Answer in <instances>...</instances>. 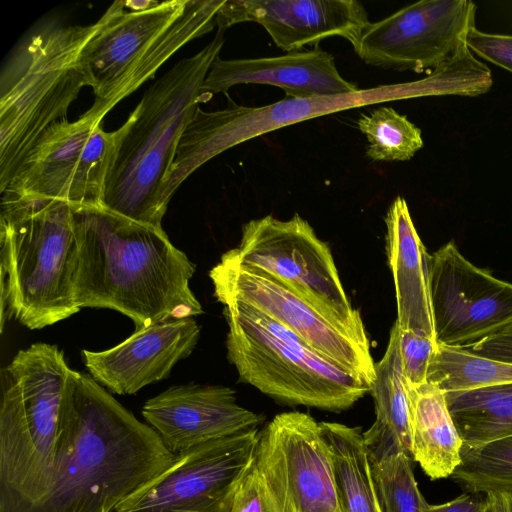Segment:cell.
Masks as SVG:
<instances>
[{"mask_svg": "<svg viewBox=\"0 0 512 512\" xmlns=\"http://www.w3.org/2000/svg\"><path fill=\"white\" fill-rule=\"evenodd\" d=\"M175 459L153 428L70 368L48 489L16 512H112Z\"/></svg>", "mask_w": 512, "mask_h": 512, "instance_id": "6da1fadb", "label": "cell"}, {"mask_svg": "<svg viewBox=\"0 0 512 512\" xmlns=\"http://www.w3.org/2000/svg\"><path fill=\"white\" fill-rule=\"evenodd\" d=\"M78 307L108 308L136 329L203 313L189 287L195 264L163 229L102 205L73 206Z\"/></svg>", "mask_w": 512, "mask_h": 512, "instance_id": "7a4b0ae2", "label": "cell"}, {"mask_svg": "<svg viewBox=\"0 0 512 512\" xmlns=\"http://www.w3.org/2000/svg\"><path fill=\"white\" fill-rule=\"evenodd\" d=\"M224 31L195 55L176 63L143 94L127 120L114 131L102 206L134 221L162 229L163 181L180 139L201 102L205 78L224 45Z\"/></svg>", "mask_w": 512, "mask_h": 512, "instance_id": "3957f363", "label": "cell"}, {"mask_svg": "<svg viewBox=\"0 0 512 512\" xmlns=\"http://www.w3.org/2000/svg\"><path fill=\"white\" fill-rule=\"evenodd\" d=\"M112 14L93 24L47 21L13 50L0 77V192L40 136L66 117L90 80L82 62L88 42Z\"/></svg>", "mask_w": 512, "mask_h": 512, "instance_id": "277c9868", "label": "cell"}, {"mask_svg": "<svg viewBox=\"0 0 512 512\" xmlns=\"http://www.w3.org/2000/svg\"><path fill=\"white\" fill-rule=\"evenodd\" d=\"M76 257L73 205L1 198V331L11 316L41 329L77 313Z\"/></svg>", "mask_w": 512, "mask_h": 512, "instance_id": "5b68a950", "label": "cell"}, {"mask_svg": "<svg viewBox=\"0 0 512 512\" xmlns=\"http://www.w3.org/2000/svg\"><path fill=\"white\" fill-rule=\"evenodd\" d=\"M69 370L62 350L39 342L1 371L0 512L32 505L48 489Z\"/></svg>", "mask_w": 512, "mask_h": 512, "instance_id": "8992f818", "label": "cell"}, {"mask_svg": "<svg viewBox=\"0 0 512 512\" xmlns=\"http://www.w3.org/2000/svg\"><path fill=\"white\" fill-rule=\"evenodd\" d=\"M223 2L171 0L134 12L115 1L109 20L82 52L95 97L89 110L104 119L179 49L212 31Z\"/></svg>", "mask_w": 512, "mask_h": 512, "instance_id": "52a82bcc", "label": "cell"}, {"mask_svg": "<svg viewBox=\"0 0 512 512\" xmlns=\"http://www.w3.org/2000/svg\"><path fill=\"white\" fill-rule=\"evenodd\" d=\"M222 305L227 357L241 382L287 405L333 412L347 410L370 391L253 307L239 301Z\"/></svg>", "mask_w": 512, "mask_h": 512, "instance_id": "ba28073f", "label": "cell"}, {"mask_svg": "<svg viewBox=\"0 0 512 512\" xmlns=\"http://www.w3.org/2000/svg\"><path fill=\"white\" fill-rule=\"evenodd\" d=\"M441 82L434 74L405 83L379 85L357 92L310 98L285 97L277 102L250 107L230 104L216 111L198 108L187 125L175 158L163 181L165 208L178 187L195 170L220 153L286 126L352 108L394 100L439 96Z\"/></svg>", "mask_w": 512, "mask_h": 512, "instance_id": "9c48e42d", "label": "cell"}, {"mask_svg": "<svg viewBox=\"0 0 512 512\" xmlns=\"http://www.w3.org/2000/svg\"><path fill=\"white\" fill-rule=\"evenodd\" d=\"M209 276L221 303L239 301L297 335L316 354L364 382L375 380L366 329L344 324L272 278L225 252Z\"/></svg>", "mask_w": 512, "mask_h": 512, "instance_id": "30bf717a", "label": "cell"}, {"mask_svg": "<svg viewBox=\"0 0 512 512\" xmlns=\"http://www.w3.org/2000/svg\"><path fill=\"white\" fill-rule=\"evenodd\" d=\"M227 252L241 264L281 282L333 318L365 329L360 312L353 308L343 288L329 246L297 213L288 220L267 215L246 222L239 246Z\"/></svg>", "mask_w": 512, "mask_h": 512, "instance_id": "8fae6325", "label": "cell"}, {"mask_svg": "<svg viewBox=\"0 0 512 512\" xmlns=\"http://www.w3.org/2000/svg\"><path fill=\"white\" fill-rule=\"evenodd\" d=\"M89 109L60 120L40 136L18 166L1 198L102 205L115 134Z\"/></svg>", "mask_w": 512, "mask_h": 512, "instance_id": "7c38bea8", "label": "cell"}, {"mask_svg": "<svg viewBox=\"0 0 512 512\" xmlns=\"http://www.w3.org/2000/svg\"><path fill=\"white\" fill-rule=\"evenodd\" d=\"M260 431L177 454L170 467L112 512H231L238 487L253 465Z\"/></svg>", "mask_w": 512, "mask_h": 512, "instance_id": "4fadbf2b", "label": "cell"}, {"mask_svg": "<svg viewBox=\"0 0 512 512\" xmlns=\"http://www.w3.org/2000/svg\"><path fill=\"white\" fill-rule=\"evenodd\" d=\"M254 465L283 512H341L319 422L292 411L260 431Z\"/></svg>", "mask_w": 512, "mask_h": 512, "instance_id": "5bb4252c", "label": "cell"}, {"mask_svg": "<svg viewBox=\"0 0 512 512\" xmlns=\"http://www.w3.org/2000/svg\"><path fill=\"white\" fill-rule=\"evenodd\" d=\"M437 344L468 349L512 324V283L468 261L453 242L430 258Z\"/></svg>", "mask_w": 512, "mask_h": 512, "instance_id": "9a60e30c", "label": "cell"}, {"mask_svg": "<svg viewBox=\"0 0 512 512\" xmlns=\"http://www.w3.org/2000/svg\"><path fill=\"white\" fill-rule=\"evenodd\" d=\"M475 14L469 0L419 1L370 23L354 50L372 66L433 71L466 43Z\"/></svg>", "mask_w": 512, "mask_h": 512, "instance_id": "2e32d148", "label": "cell"}, {"mask_svg": "<svg viewBox=\"0 0 512 512\" xmlns=\"http://www.w3.org/2000/svg\"><path fill=\"white\" fill-rule=\"evenodd\" d=\"M142 415L173 454L207 442L261 429L264 417L237 402L226 386H172L146 401Z\"/></svg>", "mask_w": 512, "mask_h": 512, "instance_id": "e0dca14e", "label": "cell"}, {"mask_svg": "<svg viewBox=\"0 0 512 512\" xmlns=\"http://www.w3.org/2000/svg\"><path fill=\"white\" fill-rule=\"evenodd\" d=\"M242 22L260 24L287 53L332 36L348 40L354 48L371 23L356 0H224L217 13L218 29Z\"/></svg>", "mask_w": 512, "mask_h": 512, "instance_id": "ac0fdd59", "label": "cell"}, {"mask_svg": "<svg viewBox=\"0 0 512 512\" xmlns=\"http://www.w3.org/2000/svg\"><path fill=\"white\" fill-rule=\"evenodd\" d=\"M199 337L193 317L170 319L135 330L108 350L81 353L96 382L113 393L130 395L167 378L173 366L192 353Z\"/></svg>", "mask_w": 512, "mask_h": 512, "instance_id": "d6986e66", "label": "cell"}, {"mask_svg": "<svg viewBox=\"0 0 512 512\" xmlns=\"http://www.w3.org/2000/svg\"><path fill=\"white\" fill-rule=\"evenodd\" d=\"M238 84L276 86L286 97L293 98L333 96L360 90L357 84L340 75L334 57L321 49L260 58L217 57L202 90L213 95Z\"/></svg>", "mask_w": 512, "mask_h": 512, "instance_id": "ffe728a7", "label": "cell"}, {"mask_svg": "<svg viewBox=\"0 0 512 512\" xmlns=\"http://www.w3.org/2000/svg\"><path fill=\"white\" fill-rule=\"evenodd\" d=\"M386 251L393 275L396 323L436 341L429 284L428 254L412 221L406 200L397 196L386 216Z\"/></svg>", "mask_w": 512, "mask_h": 512, "instance_id": "44dd1931", "label": "cell"}, {"mask_svg": "<svg viewBox=\"0 0 512 512\" xmlns=\"http://www.w3.org/2000/svg\"><path fill=\"white\" fill-rule=\"evenodd\" d=\"M376 377L370 387L375 406V422L363 433L371 458L394 453H411L410 409L407 382L399 350V327L391 328L385 353L375 362Z\"/></svg>", "mask_w": 512, "mask_h": 512, "instance_id": "7402d4cb", "label": "cell"}, {"mask_svg": "<svg viewBox=\"0 0 512 512\" xmlns=\"http://www.w3.org/2000/svg\"><path fill=\"white\" fill-rule=\"evenodd\" d=\"M407 390L413 460L433 480L451 476L460 463L463 443L445 392L429 382L417 386L407 383Z\"/></svg>", "mask_w": 512, "mask_h": 512, "instance_id": "603a6c76", "label": "cell"}, {"mask_svg": "<svg viewBox=\"0 0 512 512\" xmlns=\"http://www.w3.org/2000/svg\"><path fill=\"white\" fill-rule=\"evenodd\" d=\"M328 445L341 512H380L369 454L360 428L319 422Z\"/></svg>", "mask_w": 512, "mask_h": 512, "instance_id": "cb8c5ba5", "label": "cell"}, {"mask_svg": "<svg viewBox=\"0 0 512 512\" xmlns=\"http://www.w3.org/2000/svg\"><path fill=\"white\" fill-rule=\"evenodd\" d=\"M463 446L512 436V383L445 392Z\"/></svg>", "mask_w": 512, "mask_h": 512, "instance_id": "d4e9b609", "label": "cell"}, {"mask_svg": "<svg viewBox=\"0 0 512 512\" xmlns=\"http://www.w3.org/2000/svg\"><path fill=\"white\" fill-rule=\"evenodd\" d=\"M427 382L444 392L512 383V363L437 344Z\"/></svg>", "mask_w": 512, "mask_h": 512, "instance_id": "484cf974", "label": "cell"}, {"mask_svg": "<svg viewBox=\"0 0 512 512\" xmlns=\"http://www.w3.org/2000/svg\"><path fill=\"white\" fill-rule=\"evenodd\" d=\"M452 479L467 492H512V436L460 450Z\"/></svg>", "mask_w": 512, "mask_h": 512, "instance_id": "4316f807", "label": "cell"}, {"mask_svg": "<svg viewBox=\"0 0 512 512\" xmlns=\"http://www.w3.org/2000/svg\"><path fill=\"white\" fill-rule=\"evenodd\" d=\"M357 125L367 138L366 154L373 161H406L423 147L421 130L391 107L362 114Z\"/></svg>", "mask_w": 512, "mask_h": 512, "instance_id": "83f0119b", "label": "cell"}, {"mask_svg": "<svg viewBox=\"0 0 512 512\" xmlns=\"http://www.w3.org/2000/svg\"><path fill=\"white\" fill-rule=\"evenodd\" d=\"M369 459L380 512H424L428 503L418 489L411 455L399 452Z\"/></svg>", "mask_w": 512, "mask_h": 512, "instance_id": "f1b7e54d", "label": "cell"}, {"mask_svg": "<svg viewBox=\"0 0 512 512\" xmlns=\"http://www.w3.org/2000/svg\"><path fill=\"white\" fill-rule=\"evenodd\" d=\"M437 342L412 331L399 329V350L407 383L417 386L427 382V373Z\"/></svg>", "mask_w": 512, "mask_h": 512, "instance_id": "f546056e", "label": "cell"}, {"mask_svg": "<svg viewBox=\"0 0 512 512\" xmlns=\"http://www.w3.org/2000/svg\"><path fill=\"white\" fill-rule=\"evenodd\" d=\"M231 512H283L254 462L238 487Z\"/></svg>", "mask_w": 512, "mask_h": 512, "instance_id": "4dcf8cb0", "label": "cell"}, {"mask_svg": "<svg viewBox=\"0 0 512 512\" xmlns=\"http://www.w3.org/2000/svg\"><path fill=\"white\" fill-rule=\"evenodd\" d=\"M471 52L512 72V35L487 33L472 27L466 37Z\"/></svg>", "mask_w": 512, "mask_h": 512, "instance_id": "1f68e13d", "label": "cell"}, {"mask_svg": "<svg viewBox=\"0 0 512 512\" xmlns=\"http://www.w3.org/2000/svg\"><path fill=\"white\" fill-rule=\"evenodd\" d=\"M465 350L483 357L512 363V324Z\"/></svg>", "mask_w": 512, "mask_h": 512, "instance_id": "d6a6232c", "label": "cell"}, {"mask_svg": "<svg viewBox=\"0 0 512 512\" xmlns=\"http://www.w3.org/2000/svg\"><path fill=\"white\" fill-rule=\"evenodd\" d=\"M486 507V498L468 492L443 504H427L424 512H486Z\"/></svg>", "mask_w": 512, "mask_h": 512, "instance_id": "836d02e7", "label": "cell"}, {"mask_svg": "<svg viewBox=\"0 0 512 512\" xmlns=\"http://www.w3.org/2000/svg\"><path fill=\"white\" fill-rule=\"evenodd\" d=\"M486 512H512V492L486 494Z\"/></svg>", "mask_w": 512, "mask_h": 512, "instance_id": "e575fe53", "label": "cell"}, {"mask_svg": "<svg viewBox=\"0 0 512 512\" xmlns=\"http://www.w3.org/2000/svg\"><path fill=\"white\" fill-rule=\"evenodd\" d=\"M159 3V1L151 0H128L125 1V8H127L129 11L139 12L153 8L157 6Z\"/></svg>", "mask_w": 512, "mask_h": 512, "instance_id": "d590c367", "label": "cell"}]
</instances>
